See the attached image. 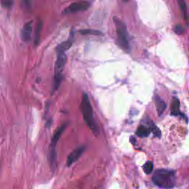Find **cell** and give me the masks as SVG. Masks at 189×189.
<instances>
[{"label":"cell","instance_id":"obj_3","mask_svg":"<svg viewBox=\"0 0 189 189\" xmlns=\"http://www.w3.org/2000/svg\"><path fill=\"white\" fill-rule=\"evenodd\" d=\"M115 24L116 26L117 36H118V43L122 49L128 51L130 49L129 47V34L127 29V26L120 19L118 18H114Z\"/></svg>","mask_w":189,"mask_h":189},{"label":"cell","instance_id":"obj_19","mask_svg":"<svg viewBox=\"0 0 189 189\" xmlns=\"http://www.w3.org/2000/svg\"><path fill=\"white\" fill-rule=\"evenodd\" d=\"M185 30V28L182 25H176L175 28H174V32L177 34H179V35L184 33Z\"/></svg>","mask_w":189,"mask_h":189},{"label":"cell","instance_id":"obj_16","mask_svg":"<svg viewBox=\"0 0 189 189\" xmlns=\"http://www.w3.org/2000/svg\"><path fill=\"white\" fill-rule=\"evenodd\" d=\"M143 169L144 172H145L146 174H151V173H152V171H153L152 162H151V161L146 162V163L145 164L143 165Z\"/></svg>","mask_w":189,"mask_h":189},{"label":"cell","instance_id":"obj_9","mask_svg":"<svg viewBox=\"0 0 189 189\" xmlns=\"http://www.w3.org/2000/svg\"><path fill=\"white\" fill-rule=\"evenodd\" d=\"M32 33L31 22H28L23 27L21 32V38L24 41H28L30 39Z\"/></svg>","mask_w":189,"mask_h":189},{"label":"cell","instance_id":"obj_21","mask_svg":"<svg viewBox=\"0 0 189 189\" xmlns=\"http://www.w3.org/2000/svg\"><path fill=\"white\" fill-rule=\"evenodd\" d=\"M130 142H132V143L134 144L136 142V139L135 138H134V137H132V138H130Z\"/></svg>","mask_w":189,"mask_h":189},{"label":"cell","instance_id":"obj_12","mask_svg":"<svg viewBox=\"0 0 189 189\" xmlns=\"http://www.w3.org/2000/svg\"><path fill=\"white\" fill-rule=\"evenodd\" d=\"M178 5H179L180 8L182 13H183L184 19L186 21L187 23L189 22V17L188 13V9H187L186 2L185 0H177Z\"/></svg>","mask_w":189,"mask_h":189},{"label":"cell","instance_id":"obj_6","mask_svg":"<svg viewBox=\"0 0 189 189\" xmlns=\"http://www.w3.org/2000/svg\"><path fill=\"white\" fill-rule=\"evenodd\" d=\"M89 6H90V4L88 2H74L70 5L68 8H66L64 10V13L65 14H70L80 11H84V10H87L89 8Z\"/></svg>","mask_w":189,"mask_h":189},{"label":"cell","instance_id":"obj_15","mask_svg":"<svg viewBox=\"0 0 189 189\" xmlns=\"http://www.w3.org/2000/svg\"><path fill=\"white\" fill-rule=\"evenodd\" d=\"M79 32H80L81 34H83V35H100L101 34V32L98 31V30H90V29L81 30Z\"/></svg>","mask_w":189,"mask_h":189},{"label":"cell","instance_id":"obj_5","mask_svg":"<svg viewBox=\"0 0 189 189\" xmlns=\"http://www.w3.org/2000/svg\"><path fill=\"white\" fill-rule=\"evenodd\" d=\"M66 128V125H63L62 127H61L59 129H57V131L54 133L53 136V139H52V143L50 145V152H49V162L51 168L55 169L56 167V163H57V155H56V152H55V146H56L58 140H59L61 135L64 131Z\"/></svg>","mask_w":189,"mask_h":189},{"label":"cell","instance_id":"obj_11","mask_svg":"<svg viewBox=\"0 0 189 189\" xmlns=\"http://www.w3.org/2000/svg\"><path fill=\"white\" fill-rule=\"evenodd\" d=\"M152 132V129L150 127H147L146 126L140 125L139 127L138 128L136 132V134L138 136L140 137V138H146L148 137L150 133Z\"/></svg>","mask_w":189,"mask_h":189},{"label":"cell","instance_id":"obj_10","mask_svg":"<svg viewBox=\"0 0 189 189\" xmlns=\"http://www.w3.org/2000/svg\"><path fill=\"white\" fill-rule=\"evenodd\" d=\"M154 103H155L158 115H159V116H161L164 112L165 109H166V104L163 101V99L157 95H156L155 97H154Z\"/></svg>","mask_w":189,"mask_h":189},{"label":"cell","instance_id":"obj_7","mask_svg":"<svg viewBox=\"0 0 189 189\" xmlns=\"http://www.w3.org/2000/svg\"><path fill=\"white\" fill-rule=\"evenodd\" d=\"M86 149V146H81L78 147L75 149L73 152H72L68 156L67 161H66V165L68 166H70L73 163H74L75 161H77L80 158V157L82 155L83 153L84 152Z\"/></svg>","mask_w":189,"mask_h":189},{"label":"cell","instance_id":"obj_4","mask_svg":"<svg viewBox=\"0 0 189 189\" xmlns=\"http://www.w3.org/2000/svg\"><path fill=\"white\" fill-rule=\"evenodd\" d=\"M66 62V56L65 53L58 54L57 60L55 66V75H54V81L53 86V93L59 89L61 82L62 80V72L64 70Z\"/></svg>","mask_w":189,"mask_h":189},{"label":"cell","instance_id":"obj_18","mask_svg":"<svg viewBox=\"0 0 189 189\" xmlns=\"http://www.w3.org/2000/svg\"><path fill=\"white\" fill-rule=\"evenodd\" d=\"M14 0H2V5L5 8H11Z\"/></svg>","mask_w":189,"mask_h":189},{"label":"cell","instance_id":"obj_13","mask_svg":"<svg viewBox=\"0 0 189 189\" xmlns=\"http://www.w3.org/2000/svg\"><path fill=\"white\" fill-rule=\"evenodd\" d=\"M72 41L70 40L64 41L62 42V44H59L56 47V52L57 53H65V51H66L67 50H69L72 46Z\"/></svg>","mask_w":189,"mask_h":189},{"label":"cell","instance_id":"obj_22","mask_svg":"<svg viewBox=\"0 0 189 189\" xmlns=\"http://www.w3.org/2000/svg\"><path fill=\"white\" fill-rule=\"evenodd\" d=\"M125 1H126V2H127V1H129V0H125Z\"/></svg>","mask_w":189,"mask_h":189},{"label":"cell","instance_id":"obj_14","mask_svg":"<svg viewBox=\"0 0 189 189\" xmlns=\"http://www.w3.org/2000/svg\"><path fill=\"white\" fill-rule=\"evenodd\" d=\"M43 23L41 20L38 21L36 24V34H35V45H38L39 42V39H40V34L42 30Z\"/></svg>","mask_w":189,"mask_h":189},{"label":"cell","instance_id":"obj_17","mask_svg":"<svg viewBox=\"0 0 189 189\" xmlns=\"http://www.w3.org/2000/svg\"><path fill=\"white\" fill-rule=\"evenodd\" d=\"M150 128L152 129V132H153V134H154L155 137H158V138H161V132L159 129H158L157 127H156L154 123H152L150 125Z\"/></svg>","mask_w":189,"mask_h":189},{"label":"cell","instance_id":"obj_20","mask_svg":"<svg viewBox=\"0 0 189 189\" xmlns=\"http://www.w3.org/2000/svg\"><path fill=\"white\" fill-rule=\"evenodd\" d=\"M23 1H24L25 6L28 7V8H29V7L30 6V5H31L32 0H23Z\"/></svg>","mask_w":189,"mask_h":189},{"label":"cell","instance_id":"obj_1","mask_svg":"<svg viewBox=\"0 0 189 189\" xmlns=\"http://www.w3.org/2000/svg\"><path fill=\"white\" fill-rule=\"evenodd\" d=\"M175 172L168 169H158L152 177L153 183L163 189H172L175 185Z\"/></svg>","mask_w":189,"mask_h":189},{"label":"cell","instance_id":"obj_8","mask_svg":"<svg viewBox=\"0 0 189 189\" xmlns=\"http://www.w3.org/2000/svg\"><path fill=\"white\" fill-rule=\"evenodd\" d=\"M180 107V103L179 99L177 98H173L172 104H171V115L173 116L181 115L182 113Z\"/></svg>","mask_w":189,"mask_h":189},{"label":"cell","instance_id":"obj_2","mask_svg":"<svg viewBox=\"0 0 189 189\" xmlns=\"http://www.w3.org/2000/svg\"><path fill=\"white\" fill-rule=\"evenodd\" d=\"M81 109L82 115L84 116V120H85L87 126L90 128L94 134H97L98 132V129L95 122L94 117H93V108H92L90 100H89V97L86 93L83 94Z\"/></svg>","mask_w":189,"mask_h":189}]
</instances>
